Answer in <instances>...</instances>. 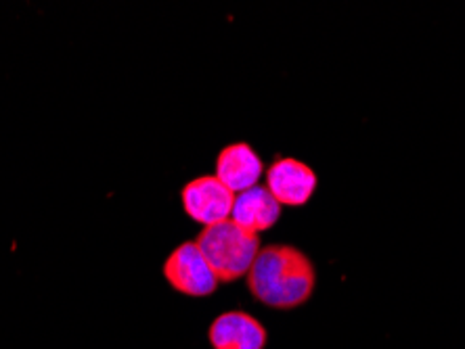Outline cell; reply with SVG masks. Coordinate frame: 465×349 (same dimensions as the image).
Instances as JSON below:
<instances>
[{"instance_id": "cell-1", "label": "cell", "mask_w": 465, "mask_h": 349, "mask_svg": "<svg viewBox=\"0 0 465 349\" xmlns=\"http://www.w3.org/2000/svg\"><path fill=\"white\" fill-rule=\"evenodd\" d=\"M317 270L306 253L292 245L260 249L248 272L250 293L272 310H293L311 299Z\"/></svg>"}, {"instance_id": "cell-2", "label": "cell", "mask_w": 465, "mask_h": 349, "mask_svg": "<svg viewBox=\"0 0 465 349\" xmlns=\"http://www.w3.org/2000/svg\"><path fill=\"white\" fill-rule=\"evenodd\" d=\"M195 245L206 257L218 283L248 276V272L260 253V237L243 230L232 220L208 226L195 238Z\"/></svg>"}, {"instance_id": "cell-3", "label": "cell", "mask_w": 465, "mask_h": 349, "mask_svg": "<svg viewBox=\"0 0 465 349\" xmlns=\"http://www.w3.org/2000/svg\"><path fill=\"white\" fill-rule=\"evenodd\" d=\"M163 276L174 291L189 297H208L218 289V278L195 241H187L170 253Z\"/></svg>"}, {"instance_id": "cell-4", "label": "cell", "mask_w": 465, "mask_h": 349, "mask_svg": "<svg viewBox=\"0 0 465 349\" xmlns=\"http://www.w3.org/2000/svg\"><path fill=\"white\" fill-rule=\"evenodd\" d=\"M181 201L191 220L208 228V226L231 220L235 193H231L216 176H200L184 184Z\"/></svg>"}, {"instance_id": "cell-5", "label": "cell", "mask_w": 465, "mask_h": 349, "mask_svg": "<svg viewBox=\"0 0 465 349\" xmlns=\"http://www.w3.org/2000/svg\"><path fill=\"white\" fill-rule=\"evenodd\" d=\"M266 189L287 208H302L317 190V174L306 163L283 157L266 170Z\"/></svg>"}, {"instance_id": "cell-6", "label": "cell", "mask_w": 465, "mask_h": 349, "mask_svg": "<svg viewBox=\"0 0 465 349\" xmlns=\"http://www.w3.org/2000/svg\"><path fill=\"white\" fill-rule=\"evenodd\" d=\"M208 341L212 349H264L269 333L254 316L232 310L210 325Z\"/></svg>"}, {"instance_id": "cell-7", "label": "cell", "mask_w": 465, "mask_h": 349, "mask_svg": "<svg viewBox=\"0 0 465 349\" xmlns=\"http://www.w3.org/2000/svg\"><path fill=\"white\" fill-rule=\"evenodd\" d=\"M262 174V161L248 142H235V145L224 147L216 157V178L231 193L239 195L256 187Z\"/></svg>"}, {"instance_id": "cell-8", "label": "cell", "mask_w": 465, "mask_h": 349, "mask_svg": "<svg viewBox=\"0 0 465 349\" xmlns=\"http://www.w3.org/2000/svg\"><path fill=\"white\" fill-rule=\"evenodd\" d=\"M279 216H282V203L271 195L269 189L256 184L250 190L235 195L231 220L242 226L243 230L258 235V232L271 230L277 224Z\"/></svg>"}]
</instances>
